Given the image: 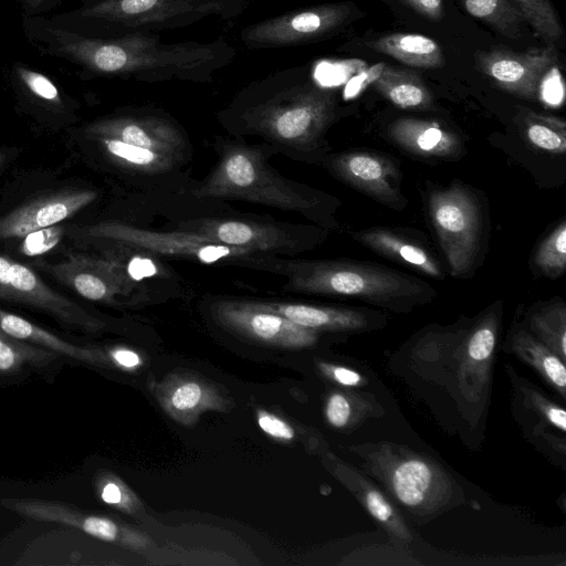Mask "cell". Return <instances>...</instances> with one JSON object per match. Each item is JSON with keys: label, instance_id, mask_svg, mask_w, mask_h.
Instances as JSON below:
<instances>
[{"label": "cell", "instance_id": "cell-1", "mask_svg": "<svg viewBox=\"0 0 566 566\" xmlns=\"http://www.w3.org/2000/svg\"><path fill=\"white\" fill-rule=\"evenodd\" d=\"M502 303L453 325L430 324L390 355L388 366L464 442L480 443L490 407Z\"/></svg>", "mask_w": 566, "mask_h": 566}, {"label": "cell", "instance_id": "cell-2", "mask_svg": "<svg viewBox=\"0 0 566 566\" xmlns=\"http://www.w3.org/2000/svg\"><path fill=\"white\" fill-rule=\"evenodd\" d=\"M27 36L42 54L67 60L91 73L146 82H208L235 56V50L222 39L163 43L149 33L90 36L42 15L30 22Z\"/></svg>", "mask_w": 566, "mask_h": 566}, {"label": "cell", "instance_id": "cell-3", "mask_svg": "<svg viewBox=\"0 0 566 566\" xmlns=\"http://www.w3.org/2000/svg\"><path fill=\"white\" fill-rule=\"evenodd\" d=\"M262 268L287 279L286 290L350 297L395 312L409 313L436 297L434 289L416 276L385 265L352 260H273Z\"/></svg>", "mask_w": 566, "mask_h": 566}, {"label": "cell", "instance_id": "cell-4", "mask_svg": "<svg viewBox=\"0 0 566 566\" xmlns=\"http://www.w3.org/2000/svg\"><path fill=\"white\" fill-rule=\"evenodd\" d=\"M296 74L297 70L280 71L242 92L251 101L242 118L277 146L310 153L336 116V95Z\"/></svg>", "mask_w": 566, "mask_h": 566}, {"label": "cell", "instance_id": "cell-5", "mask_svg": "<svg viewBox=\"0 0 566 566\" xmlns=\"http://www.w3.org/2000/svg\"><path fill=\"white\" fill-rule=\"evenodd\" d=\"M195 196L261 203L300 212L323 226L337 227L336 198L287 180L268 165L258 148L247 145L224 147L218 165Z\"/></svg>", "mask_w": 566, "mask_h": 566}, {"label": "cell", "instance_id": "cell-6", "mask_svg": "<svg viewBox=\"0 0 566 566\" xmlns=\"http://www.w3.org/2000/svg\"><path fill=\"white\" fill-rule=\"evenodd\" d=\"M363 471L417 523H427L465 502L462 486L434 459L407 446L379 441L349 447Z\"/></svg>", "mask_w": 566, "mask_h": 566}, {"label": "cell", "instance_id": "cell-7", "mask_svg": "<svg viewBox=\"0 0 566 566\" xmlns=\"http://www.w3.org/2000/svg\"><path fill=\"white\" fill-rule=\"evenodd\" d=\"M243 10L239 0H83L52 20L84 35L114 38L184 28L212 15L232 18Z\"/></svg>", "mask_w": 566, "mask_h": 566}, {"label": "cell", "instance_id": "cell-8", "mask_svg": "<svg viewBox=\"0 0 566 566\" xmlns=\"http://www.w3.org/2000/svg\"><path fill=\"white\" fill-rule=\"evenodd\" d=\"M429 214L452 276L473 268L481 242L482 216L474 195L459 184L429 193Z\"/></svg>", "mask_w": 566, "mask_h": 566}, {"label": "cell", "instance_id": "cell-9", "mask_svg": "<svg viewBox=\"0 0 566 566\" xmlns=\"http://www.w3.org/2000/svg\"><path fill=\"white\" fill-rule=\"evenodd\" d=\"M84 238L109 240L148 252L189 258L202 263L224 261H258L260 253L244 248L230 247L205 238L192 231L159 232L136 228L117 221H104L78 231Z\"/></svg>", "mask_w": 566, "mask_h": 566}, {"label": "cell", "instance_id": "cell-10", "mask_svg": "<svg viewBox=\"0 0 566 566\" xmlns=\"http://www.w3.org/2000/svg\"><path fill=\"white\" fill-rule=\"evenodd\" d=\"M511 384L512 417L523 437L553 463L566 467V412L563 406L548 397L509 364L505 365Z\"/></svg>", "mask_w": 566, "mask_h": 566}, {"label": "cell", "instance_id": "cell-11", "mask_svg": "<svg viewBox=\"0 0 566 566\" xmlns=\"http://www.w3.org/2000/svg\"><path fill=\"white\" fill-rule=\"evenodd\" d=\"M350 15L348 3L319 4L251 24L242 30L241 39L250 49L301 45L331 35Z\"/></svg>", "mask_w": 566, "mask_h": 566}, {"label": "cell", "instance_id": "cell-12", "mask_svg": "<svg viewBox=\"0 0 566 566\" xmlns=\"http://www.w3.org/2000/svg\"><path fill=\"white\" fill-rule=\"evenodd\" d=\"M0 300L43 311L62 324L85 332L103 326L76 302L45 284L32 269L4 255H0Z\"/></svg>", "mask_w": 566, "mask_h": 566}, {"label": "cell", "instance_id": "cell-13", "mask_svg": "<svg viewBox=\"0 0 566 566\" xmlns=\"http://www.w3.org/2000/svg\"><path fill=\"white\" fill-rule=\"evenodd\" d=\"M213 316L228 331L262 345L300 349L318 340V332L261 308L252 301L217 302Z\"/></svg>", "mask_w": 566, "mask_h": 566}, {"label": "cell", "instance_id": "cell-14", "mask_svg": "<svg viewBox=\"0 0 566 566\" xmlns=\"http://www.w3.org/2000/svg\"><path fill=\"white\" fill-rule=\"evenodd\" d=\"M479 69L503 91L536 99L544 77L557 61L554 46L515 52L509 49L478 51Z\"/></svg>", "mask_w": 566, "mask_h": 566}, {"label": "cell", "instance_id": "cell-15", "mask_svg": "<svg viewBox=\"0 0 566 566\" xmlns=\"http://www.w3.org/2000/svg\"><path fill=\"white\" fill-rule=\"evenodd\" d=\"M180 230L192 231L221 244L244 248L260 254L297 253L315 245L316 241L303 240L270 223L235 219L202 218L180 223Z\"/></svg>", "mask_w": 566, "mask_h": 566}, {"label": "cell", "instance_id": "cell-16", "mask_svg": "<svg viewBox=\"0 0 566 566\" xmlns=\"http://www.w3.org/2000/svg\"><path fill=\"white\" fill-rule=\"evenodd\" d=\"M328 168L343 182L385 206L395 209L406 206L399 167L387 156L346 151L333 156Z\"/></svg>", "mask_w": 566, "mask_h": 566}, {"label": "cell", "instance_id": "cell-17", "mask_svg": "<svg viewBox=\"0 0 566 566\" xmlns=\"http://www.w3.org/2000/svg\"><path fill=\"white\" fill-rule=\"evenodd\" d=\"M1 504L27 518L76 528L108 543L139 546L135 532L107 516L84 512L72 504L41 499H3Z\"/></svg>", "mask_w": 566, "mask_h": 566}, {"label": "cell", "instance_id": "cell-18", "mask_svg": "<svg viewBox=\"0 0 566 566\" xmlns=\"http://www.w3.org/2000/svg\"><path fill=\"white\" fill-rule=\"evenodd\" d=\"M85 132L92 139H116L175 158L184 148L180 130L171 122L157 116L108 117L90 124Z\"/></svg>", "mask_w": 566, "mask_h": 566}, {"label": "cell", "instance_id": "cell-19", "mask_svg": "<svg viewBox=\"0 0 566 566\" xmlns=\"http://www.w3.org/2000/svg\"><path fill=\"white\" fill-rule=\"evenodd\" d=\"M97 193L90 189L66 190L25 203L0 218V239L24 237L55 226L93 202Z\"/></svg>", "mask_w": 566, "mask_h": 566}, {"label": "cell", "instance_id": "cell-20", "mask_svg": "<svg viewBox=\"0 0 566 566\" xmlns=\"http://www.w3.org/2000/svg\"><path fill=\"white\" fill-rule=\"evenodd\" d=\"M50 271L60 282L91 301L111 302L128 285L119 263L83 254H70Z\"/></svg>", "mask_w": 566, "mask_h": 566}, {"label": "cell", "instance_id": "cell-21", "mask_svg": "<svg viewBox=\"0 0 566 566\" xmlns=\"http://www.w3.org/2000/svg\"><path fill=\"white\" fill-rule=\"evenodd\" d=\"M253 303L316 332L361 333L381 328L387 322L381 313L359 308L283 302Z\"/></svg>", "mask_w": 566, "mask_h": 566}, {"label": "cell", "instance_id": "cell-22", "mask_svg": "<svg viewBox=\"0 0 566 566\" xmlns=\"http://www.w3.org/2000/svg\"><path fill=\"white\" fill-rule=\"evenodd\" d=\"M343 478L349 491L357 499L365 511L387 532L397 544L408 546L412 533L389 496L364 471L356 470L347 464L343 465Z\"/></svg>", "mask_w": 566, "mask_h": 566}, {"label": "cell", "instance_id": "cell-23", "mask_svg": "<svg viewBox=\"0 0 566 566\" xmlns=\"http://www.w3.org/2000/svg\"><path fill=\"white\" fill-rule=\"evenodd\" d=\"M388 135L403 150L423 158H451L460 155L462 147L455 134L434 122L419 118L394 120Z\"/></svg>", "mask_w": 566, "mask_h": 566}, {"label": "cell", "instance_id": "cell-24", "mask_svg": "<svg viewBox=\"0 0 566 566\" xmlns=\"http://www.w3.org/2000/svg\"><path fill=\"white\" fill-rule=\"evenodd\" d=\"M352 237L361 245L395 262L436 279L443 277L442 270L432 254L398 232L388 228H369L353 232Z\"/></svg>", "mask_w": 566, "mask_h": 566}, {"label": "cell", "instance_id": "cell-25", "mask_svg": "<svg viewBox=\"0 0 566 566\" xmlns=\"http://www.w3.org/2000/svg\"><path fill=\"white\" fill-rule=\"evenodd\" d=\"M505 352L528 365L562 399H566L565 360L525 327L512 329L503 344Z\"/></svg>", "mask_w": 566, "mask_h": 566}, {"label": "cell", "instance_id": "cell-26", "mask_svg": "<svg viewBox=\"0 0 566 566\" xmlns=\"http://www.w3.org/2000/svg\"><path fill=\"white\" fill-rule=\"evenodd\" d=\"M0 331L18 339L46 348L74 360L90 365H107L106 354L94 348L81 347L34 323L0 308Z\"/></svg>", "mask_w": 566, "mask_h": 566}, {"label": "cell", "instance_id": "cell-27", "mask_svg": "<svg viewBox=\"0 0 566 566\" xmlns=\"http://www.w3.org/2000/svg\"><path fill=\"white\" fill-rule=\"evenodd\" d=\"M365 45L413 67L440 69L446 63L440 45L422 34L388 33L366 42Z\"/></svg>", "mask_w": 566, "mask_h": 566}, {"label": "cell", "instance_id": "cell-28", "mask_svg": "<svg viewBox=\"0 0 566 566\" xmlns=\"http://www.w3.org/2000/svg\"><path fill=\"white\" fill-rule=\"evenodd\" d=\"M384 413L385 409L377 398L361 389L339 387L327 395L324 403L327 423L338 430L354 429Z\"/></svg>", "mask_w": 566, "mask_h": 566}, {"label": "cell", "instance_id": "cell-29", "mask_svg": "<svg viewBox=\"0 0 566 566\" xmlns=\"http://www.w3.org/2000/svg\"><path fill=\"white\" fill-rule=\"evenodd\" d=\"M373 87L403 109H428L432 106L430 91L419 74L411 70L385 65L374 78Z\"/></svg>", "mask_w": 566, "mask_h": 566}, {"label": "cell", "instance_id": "cell-30", "mask_svg": "<svg viewBox=\"0 0 566 566\" xmlns=\"http://www.w3.org/2000/svg\"><path fill=\"white\" fill-rule=\"evenodd\" d=\"M525 328L566 361V305L563 301L533 311Z\"/></svg>", "mask_w": 566, "mask_h": 566}, {"label": "cell", "instance_id": "cell-31", "mask_svg": "<svg viewBox=\"0 0 566 566\" xmlns=\"http://www.w3.org/2000/svg\"><path fill=\"white\" fill-rule=\"evenodd\" d=\"M214 406L216 395L206 385L191 379L176 381L164 396L166 410L184 422Z\"/></svg>", "mask_w": 566, "mask_h": 566}, {"label": "cell", "instance_id": "cell-32", "mask_svg": "<svg viewBox=\"0 0 566 566\" xmlns=\"http://www.w3.org/2000/svg\"><path fill=\"white\" fill-rule=\"evenodd\" d=\"M59 357L52 350L0 331V375L17 374L24 368H44Z\"/></svg>", "mask_w": 566, "mask_h": 566}, {"label": "cell", "instance_id": "cell-33", "mask_svg": "<svg viewBox=\"0 0 566 566\" xmlns=\"http://www.w3.org/2000/svg\"><path fill=\"white\" fill-rule=\"evenodd\" d=\"M527 140L537 149L562 155L566 149V124L562 118L521 108Z\"/></svg>", "mask_w": 566, "mask_h": 566}, {"label": "cell", "instance_id": "cell-34", "mask_svg": "<svg viewBox=\"0 0 566 566\" xmlns=\"http://www.w3.org/2000/svg\"><path fill=\"white\" fill-rule=\"evenodd\" d=\"M106 154L117 164L142 172H160L169 169L175 157L116 139L97 138Z\"/></svg>", "mask_w": 566, "mask_h": 566}, {"label": "cell", "instance_id": "cell-35", "mask_svg": "<svg viewBox=\"0 0 566 566\" xmlns=\"http://www.w3.org/2000/svg\"><path fill=\"white\" fill-rule=\"evenodd\" d=\"M465 10L474 18L486 22L490 27L507 38L521 35L523 13L507 0H463Z\"/></svg>", "mask_w": 566, "mask_h": 566}, {"label": "cell", "instance_id": "cell-36", "mask_svg": "<svg viewBox=\"0 0 566 566\" xmlns=\"http://www.w3.org/2000/svg\"><path fill=\"white\" fill-rule=\"evenodd\" d=\"M526 22L547 44L554 46L563 38V28L551 0H514Z\"/></svg>", "mask_w": 566, "mask_h": 566}, {"label": "cell", "instance_id": "cell-37", "mask_svg": "<svg viewBox=\"0 0 566 566\" xmlns=\"http://www.w3.org/2000/svg\"><path fill=\"white\" fill-rule=\"evenodd\" d=\"M534 263L551 279L558 277L566 266V221L562 220L539 243Z\"/></svg>", "mask_w": 566, "mask_h": 566}, {"label": "cell", "instance_id": "cell-38", "mask_svg": "<svg viewBox=\"0 0 566 566\" xmlns=\"http://www.w3.org/2000/svg\"><path fill=\"white\" fill-rule=\"evenodd\" d=\"M94 485L98 499L108 506L132 513L137 507V499L128 486L111 472H98Z\"/></svg>", "mask_w": 566, "mask_h": 566}, {"label": "cell", "instance_id": "cell-39", "mask_svg": "<svg viewBox=\"0 0 566 566\" xmlns=\"http://www.w3.org/2000/svg\"><path fill=\"white\" fill-rule=\"evenodd\" d=\"M319 371L340 388L364 389L369 385V379L358 370L348 366L319 361Z\"/></svg>", "mask_w": 566, "mask_h": 566}, {"label": "cell", "instance_id": "cell-40", "mask_svg": "<svg viewBox=\"0 0 566 566\" xmlns=\"http://www.w3.org/2000/svg\"><path fill=\"white\" fill-rule=\"evenodd\" d=\"M63 234L64 228L56 224L32 231L23 237L21 251L27 255L45 253L61 241Z\"/></svg>", "mask_w": 566, "mask_h": 566}, {"label": "cell", "instance_id": "cell-41", "mask_svg": "<svg viewBox=\"0 0 566 566\" xmlns=\"http://www.w3.org/2000/svg\"><path fill=\"white\" fill-rule=\"evenodd\" d=\"M256 421L259 428L275 440L291 441L295 438V431L291 424L274 413L258 410Z\"/></svg>", "mask_w": 566, "mask_h": 566}, {"label": "cell", "instance_id": "cell-42", "mask_svg": "<svg viewBox=\"0 0 566 566\" xmlns=\"http://www.w3.org/2000/svg\"><path fill=\"white\" fill-rule=\"evenodd\" d=\"M105 354L109 363L122 369L134 370L143 364L139 354L126 347H113Z\"/></svg>", "mask_w": 566, "mask_h": 566}, {"label": "cell", "instance_id": "cell-43", "mask_svg": "<svg viewBox=\"0 0 566 566\" xmlns=\"http://www.w3.org/2000/svg\"><path fill=\"white\" fill-rule=\"evenodd\" d=\"M413 11L430 21H440L444 17L442 0H401Z\"/></svg>", "mask_w": 566, "mask_h": 566}, {"label": "cell", "instance_id": "cell-44", "mask_svg": "<svg viewBox=\"0 0 566 566\" xmlns=\"http://www.w3.org/2000/svg\"><path fill=\"white\" fill-rule=\"evenodd\" d=\"M127 271L133 279L139 280L153 275L156 266L149 260L138 258L132 260Z\"/></svg>", "mask_w": 566, "mask_h": 566}, {"label": "cell", "instance_id": "cell-45", "mask_svg": "<svg viewBox=\"0 0 566 566\" xmlns=\"http://www.w3.org/2000/svg\"><path fill=\"white\" fill-rule=\"evenodd\" d=\"M54 0H21L24 15H39Z\"/></svg>", "mask_w": 566, "mask_h": 566}, {"label": "cell", "instance_id": "cell-46", "mask_svg": "<svg viewBox=\"0 0 566 566\" xmlns=\"http://www.w3.org/2000/svg\"><path fill=\"white\" fill-rule=\"evenodd\" d=\"M3 160H4V155L0 153V166L2 165Z\"/></svg>", "mask_w": 566, "mask_h": 566}, {"label": "cell", "instance_id": "cell-47", "mask_svg": "<svg viewBox=\"0 0 566 566\" xmlns=\"http://www.w3.org/2000/svg\"><path fill=\"white\" fill-rule=\"evenodd\" d=\"M239 1H245V0H239Z\"/></svg>", "mask_w": 566, "mask_h": 566}]
</instances>
